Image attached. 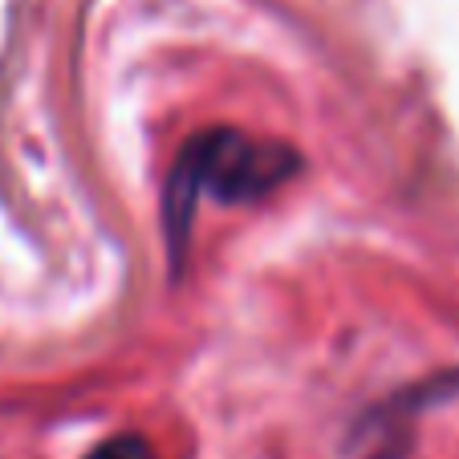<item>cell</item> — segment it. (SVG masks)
Returning a JSON list of instances; mask_svg holds the SVG:
<instances>
[{
	"instance_id": "cell-1",
	"label": "cell",
	"mask_w": 459,
	"mask_h": 459,
	"mask_svg": "<svg viewBox=\"0 0 459 459\" xmlns=\"http://www.w3.org/2000/svg\"><path fill=\"white\" fill-rule=\"evenodd\" d=\"M297 171H301V155L281 139H256L236 126L195 130L175 155L163 187V240L171 269L179 273L187 264L204 195L220 204H252L289 183Z\"/></svg>"
},
{
	"instance_id": "cell-2",
	"label": "cell",
	"mask_w": 459,
	"mask_h": 459,
	"mask_svg": "<svg viewBox=\"0 0 459 459\" xmlns=\"http://www.w3.org/2000/svg\"><path fill=\"white\" fill-rule=\"evenodd\" d=\"M447 399H459V370L431 374V378L386 394L350 423L346 459H407L415 447V419Z\"/></svg>"
},
{
	"instance_id": "cell-3",
	"label": "cell",
	"mask_w": 459,
	"mask_h": 459,
	"mask_svg": "<svg viewBox=\"0 0 459 459\" xmlns=\"http://www.w3.org/2000/svg\"><path fill=\"white\" fill-rule=\"evenodd\" d=\"M82 459H155V447H151L143 435L122 431V435H110V439H102L98 447H90Z\"/></svg>"
}]
</instances>
